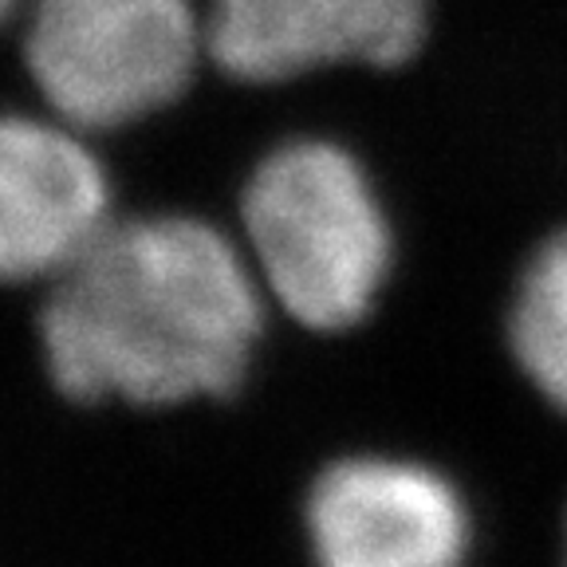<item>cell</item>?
<instances>
[{
    "label": "cell",
    "instance_id": "6da1fadb",
    "mask_svg": "<svg viewBox=\"0 0 567 567\" xmlns=\"http://www.w3.org/2000/svg\"><path fill=\"white\" fill-rule=\"evenodd\" d=\"M265 328L252 260L197 217H134L71 265L40 311L48 374L75 402L174 406L245 382Z\"/></svg>",
    "mask_w": 567,
    "mask_h": 567
},
{
    "label": "cell",
    "instance_id": "7a4b0ae2",
    "mask_svg": "<svg viewBox=\"0 0 567 567\" xmlns=\"http://www.w3.org/2000/svg\"><path fill=\"white\" fill-rule=\"evenodd\" d=\"M260 288L311 331L371 311L390 272V225L363 162L323 138L276 146L240 197Z\"/></svg>",
    "mask_w": 567,
    "mask_h": 567
},
{
    "label": "cell",
    "instance_id": "3957f363",
    "mask_svg": "<svg viewBox=\"0 0 567 567\" xmlns=\"http://www.w3.org/2000/svg\"><path fill=\"white\" fill-rule=\"evenodd\" d=\"M205 20L194 0H35L24 55L60 123L126 126L186 91Z\"/></svg>",
    "mask_w": 567,
    "mask_h": 567
},
{
    "label": "cell",
    "instance_id": "277c9868",
    "mask_svg": "<svg viewBox=\"0 0 567 567\" xmlns=\"http://www.w3.org/2000/svg\"><path fill=\"white\" fill-rule=\"evenodd\" d=\"M308 544L316 567H465V496L422 461L359 453L311 481Z\"/></svg>",
    "mask_w": 567,
    "mask_h": 567
},
{
    "label": "cell",
    "instance_id": "5b68a950",
    "mask_svg": "<svg viewBox=\"0 0 567 567\" xmlns=\"http://www.w3.org/2000/svg\"><path fill=\"white\" fill-rule=\"evenodd\" d=\"M111 225V182L68 123L12 115L0 131V268L60 280Z\"/></svg>",
    "mask_w": 567,
    "mask_h": 567
},
{
    "label": "cell",
    "instance_id": "8992f818",
    "mask_svg": "<svg viewBox=\"0 0 567 567\" xmlns=\"http://www.w3.org/2000/svg\"><path fill=\"white\" fill-rule=\"evenodd\" d=\"M209 55L245 83L328 63H406L425 40V0H209Z\"/></svg>",
    "mask_w": 567,
    "mask_h": 567
},
{
    "label": "cell",
    "instance_id": "52a82bcc",
    "mask_svg": "<svg viewBox=\"0 0 567 567\" xmlns=\"http://www.w3.org/2000/svg\"><path fill=\"white\" fill-rule=\"evenodd\" d=\"M508 343L524 379L567 414V229L536 248L508 311Z\"/></svg>",
    "mask_w": 567,
    "mask_h": 567
},
{
    "label": "cell",
    "instance_id": "ba28073f",
    "mask_svg": "<svg viewBox=\"0 0 567 567\" xmlns=\"http://www.w3.org/2000/svg\"><path fill=\"white\" fill-rule=\"evenodd\" d=\"M564 567H567V540H564Z\"/></svg>",
    "mask_w": 567,
    "mask_h": 567
}]
</instances>
